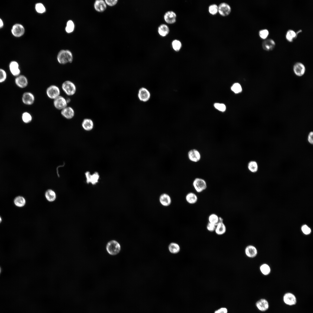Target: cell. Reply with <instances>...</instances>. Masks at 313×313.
Returning a JSON list of instances; mask_svg holds the SVG:
<instances>
[{"instance_id": "cell-1", "label": "cell", "mask_w": 313, "mask_h": 313, "mask_svg": "<svg viewBox=\"0 0 313 313\" xmlns=\"http://www.w3.org/2000/svg\"><path fill=\"white\" fill-rule=\"evenodd\" d=\"M59 62L61 64H65L68 63H71L73 59V56L71 52L69 50H63L59 53L57 57Z\"/></svg>"}, {"instance_id": "cell-2", "label": "cell", "mask_w": 313, "mask_h": 313, "mask_svg": "<svg viewBox=\"0 0 313 313\" xmlns=\"http://www.w3.org/2000/svg\"><path fill=\"white\" fill-rule=\"evenodd\" d=\"M193 185L195 190L198 193H201L205 190L207 188V184L203 179L197 178L193 182Z\"/></svg>"}, {"instance_id": "cell-3", "label": "cell", "mask_w": 313, "mask_h": 313, "mask_svg": "<svg viewBox=\"0 0 313 313\" xmlns=\"http://www.w3.org/2000/svg\"><path fill=\"white\" fill-rule=\"evenodd\" d=\"M62 88L64 92L69 96L74 94L76 90V87L74 84L69 81H64L62 83Z\"/></svg>"}, {"instance_id": "cell-4", "label": "cell", "mask_w": 313, "mask_h": 313, "mask_svg": "<svg viewBox=\"0 0 313 313\" xmlns=\"http://www.w3.org/2000/svg\"><path fill=\"white\" fill-rule=\"evenodd\" d=\"M120 246L119 243L115 241H112L108 243L106 246V249L108 253L111 255H114L118 254L120 250Z\"/></svg>"}, {"instance_id": "cell-5", "label": "cell", "mask_w": 313, "mask_h": 313, "mask_svg": "<svg viewBox=\"0 0 313 313\" xmlns=\"http://www.w3.org/2000/svg\"><path fill=\"white\" fill-rule=\"evenodd\" d=\"M25 32L24 26L21 24L16 23L14 24L11 29L12 35L16 37H19L23 36Z\"/></svg>"}, {"instance_id": "cell-6", "label": "cell", "mask_w": 313, "mask_h": 313, "mask_svg": "<svg viewBox=\"0 0 313 313\" xmlns=\"http://www.w3.org/2000/svg\"><path fill=\"white\" fill-rule=\"evenodd\" d=\"M46 94L49 98L54 99L60 96V91L57 86L55 85H51L47 89Z\"/></svg>"}, {"instance_id": "cell-7", "label": "cell", "mask_w": 313, "mask_h": 313, "mask_svg": "<svg viewBox=\"0 0 313 313\" xmlns=\"http://www.w3.org/2000/svg\"><path fill=\"white\" fill-rule=\"evenodd\" d=\"M231 11L230 6L226 3H221L218 6V12L222 16L226 17L228 15Z\"/></svg>"}, {"instance_id": "cell-8", "label": "cell", "mask_w": 313, "mask_h": 313, "mask_svg": "<svg viewBox=\"0 0 313 313\" xmlns=\"http://www.w3.org/2000/svg\"><path fill=\"white\" fill-rule=\"evenodd\" d=\"M138 96L140 101L143 102H146L150 99V94L147 89L142 87L139 89Z\"/></svg>"}, {"instance_id": "cell-9", "label": "cell", "mask_w": 313, "mask_h": 313, "mask_svg": "<svg viewBox=\"0 0 313 313\" xmlns=\"http://www.w3.org/2000/svg\"><path fill=\"white\" fill-rule=\"evenodd\" d=\"M67 100L63 97L59 96L54 99V105L58 110H62L67 107Z\"/></svg>"}, {"instance_id": "cell-10", "label": "cell", "mask_w": 313, "mask_h": 313, "mask_svg": "<svg viewBox=\"0 0 313 313\" xmlns=\"http://www.w3.org/2000/svg\"><path fill=\"white\" fill-rule=\"evenodd\" d=\"M15 83L19 88H23L26 87L28 84V81L26 77L24 75H20L16 77Z\"/></svg>"}, {"instance_id": "cell-11", "label": "cell", "mask_w": 313, "mask_h": 313, "mask_svg": "<svg viewBox=\"0 0 313 313\" xmlns=\"http://www.w3.org/2000/svg\"><path fill=\"white\" fill-rule=\"evenodd\" d=\"M188 157L191 161L194 162H199L201 159V156L199 152L196 149H192L188 152Z\"/></svg>"}, {"instance_id": "cell-12", "label": "cell", "mask_w": 313, "mask_h": 313, "mask_svg": "<svg viewBox=\"0 0 313 313\" xmlns=\"http://www.w3.org/2000/svg\"><path fill=\"white\" fill-rule=\"evenodd\" d=\"M9 68L11 74L13 76L16 77L20 75L21 71L19 68V65L17 61H11L9 64Z\"/></svg>"}, {"instance_id": "cell-13", "label": "cell", "mask_w": 313, "mask_h": 313, "mask_svg": "<svg viewBox=\"0 0 313 313\" xmlns=\"http://www.w3.org/2000/svg\"><path fill=\"white\" fill-rule=\"evenodd\" d=\"M85 175L86 182L87 183H90L93 185L97 183L99 178V174L97 172L91 174L89 172L87 171L85 173Z\"/></svg>"}, {"instance_id": "cell-14", "label": "cell", "mask_w": 313, "mask_h": 313, "mask_svg": "<svg viewBox=\"0 0 313 313\" xmlns=\"http://www.w3.org/2000/svg\"><path fill=\"white\" fill-rule=\"evenodd\" d=\"M34 96L31 92H26L22 95V101L23 103L25 105H31L34 103Z\"/></svg>"}, {"instance_id": "cell-15", "label": "cell", "mask_w": 313, "mask_h": 313, "mask_svg": "<svg viewBox=\"0 0 313 313\" xmlns=\"http://www.w3.org/2000/svg\"><path fill=\"white\" fill-rule=\"evenodd\" d=\"M293 68L295 74L299 77L302 76L305 72V67L304 65L301 62L296 63L293 66Z\"/></svg>"}, {"instance_id": "cell-16", "label": "cell", "mask_w": 313, "mask_h": 313, "mask_svg": "<svg viewBox=\"0 0 313 313\" xmlns=\"http://www.w3.org/2000/svg\"><path fill=\"white\" fill-rule=\"evenodd\" d=\"M283 300L284 303L289 305H295L296 303V299L295 296L292 294L288 292L283 296Z\"/></svg>"}, {"instance_id": "cell-17", "label": "cell", "mask_w": 313, "mask_h": 313, "mask_svg": "<svg viewBox=\"0 0 313 313\" xmlns=\"http://www.w3.org/2000/svg\"><path fill=\"white\" fill-rule=\"evenodd\" d=\"M245 255L248 257L253 258L257 254V251L256 247L253 245H249L247 246L245 249Z\"/></svg>"}, {"instance_id": "cell-18", "label": "cell", "mask_w": 313, "mask_h": 313, "mask_svg": "<svg viewBox=\"0 0 313 313\" xmlns=\"http://www.w3.org/2000/svg\"><path fill=\"white\" fill-rule=\"evenodd\" d=\"M61 113L63 117L68 119H72L74 115V111L70 107H66L61 110Z\"/></svg>"}, {"instance_id": "cell-19", "label": "cell", "mask_w": 313, "mask_h": 313, "mask_svg": "<svg viewBox=\"0 0 313 313\" xmlns=\"http://www.w3.org/2000/svg\"><path fill=\"white\" fill-rule=\"evenodd\" d=\"M94 6L95 10L99 12H103L107 8L106 4L103 0H96L94 2Z\"/></svg>"}, {"instance_id": "cell-20", "label": "cell", "mask_w": 313, "mask_h": 313, "mask_svg": "<svg viewBox=\"0 0 313 313\" xmlns=\"http://www.w3.org/2000/svg\"><path fill=\"white\" fill-rule=\"evenodd\" d=\"M176 13L172 11H168L166 12L164 16L165 21L168 23L172 24L176 21Z\"/></svg>"}, {"instance_id": "cell-21", "label": "cell", "mask_w": 313, "mask_h": 313, "mask_svg": "<svg viewBox=\"0 0 313 313\" xmlns=\"http://www.w3.org/2000/svg\"><path fill=\"white\" fill-rule=\"evenodd\" d=\"M275 45L274 41L271 39H267L263 41L262 46L265 50L270 51L273 49Z\"/></svg>"}, {"instance_id": "cell-22", "label": "cell", "mask_w": 313, "mask_h": 313, "mask_svg": "<svg viewBox=\"0 0 313 313\" xmlns=\"http://www.w3.org/2000/svg\"><path fill=\"white\" fill-rule=\"evenodd\" d=\"M159 201L161 204L163 206H169L171 203V199L170 196L166 193H163L160 196Z\"/></svg>"}, {"instance_id": "cell-23", "label": "cell", "mask_w": 313, "mask_h": 313, "mask_svg": "<svg viewBox=\"0 0 313 313\" xmlns=\"http://www.w3.org/2000/svg\"><path fill=\"white\" fill-rule=\"evenodd\" d=\"M256 306L258 309L261 311H265L269 308V304L267 301L265 299H261L256 303Z\"/></svg>"}, {"instance_id": "cell-24", "label": "cell", "mask_w": 313, "mask_h": 313, "mask_svg": "<svg viewBox=\"0 0 313 313\" xmlns=\"http://www.w3.org/2000/svg\"><path fill=\"white\" fill-rule=\"evenodd\" d=\"M45 196L46 199L50 202H54L57 198L56 193L51 189H48L46 191Z\"/></svg>"}, {"instance_id": "cell-25", "label": "cell", "mask_w": 313, "mask_h": 313, "mask_svg": "<svg viewBox=\"0 0 313 313\" xmlns=\"http://www.w3.org/2000/svg\"><path fill=\"white\" fill-rule=\"evenodd\" d=\"M226 231V227L223 222H219L216 225L214 232L216 234L221 235L225 234Z\"/></svg>"}, {"instance_id": "cell-26", "label": "cell", "mask_w": 313, "mask_h": 313, "mask_svg": "<svg viewBox=\"0 0 313 313\" xmlns=\"http://www.w3.org/2000/svg\"><path fill=\"white\" fill-rule=\"evenodd\" d=\"M82 126L85 130L90 131L93 129L94 127L93 121L91 119H85L82 123Z\"/></svg>"}, {"instance_id": "cell-27", "label": "cell", "mask_w": 313, "mask_h": 313, "mask_svg": "<svg viewBox=\"0 0 313 313\" xmlns=\"http://www.w3.org/2000/svg\"><path fill=\"white\" fill-rule=\"evenodd\" d=\"M14 203L17 207L21 208L26 204V200L25 198L21 196H18L16 197L14 200Z\"/></svg>"}, {"instance_id": "cell-28", "label": "cell", "mask_w": 313, "mask_h": 313, "mask_svg": "<svg viewBox=\"0 0 313 313\" xmlns=\"http://www.w3.org/2000/svg\"><path fill=\"white\" fill-rule=\"evenodd\" d=\"M185 199L187 202L192 204L195 203L198 200L197 196L193 192L188 193L186 196Z\"/></svg>"}, {"instance_id": "cell-29", "label": "cell", "mask_w": 313, "mask_h": 313, "mask_svg": "<svg viewBox=\"0 0 313 313\" xmlns=\"http://www.w3.org/2000/svg\"><path fill=\"white\" fill-rule=\"evenodd\" d=\"M159 34L162 37H165L169 33V29L168 26L165 24L160 25L158 28Z\"/></svg>"}, {"instance_id": "cell-30", "label": "cell", "mask_w": 313, "mask_h": 313, "mask_svg": "<svg viewBox=\"0 0 313 313\" xmlns=\"http://www.w3.org/2000/svg\"><path fill=\"white\" fill-rule=\"evenodd\" d=\"M248 168L251 172L255 173L258 171V163L255 161H250L248 163Z\"/></svg>"}, {"instance_id": "cell-31", "label": "cell", "mask_w": 313, "mask_h": 313, "mask_svg": "<svg viewBox=\"0 0 313 313\" xmlns=\"http://www.w3.org/2000/svg\"><path fill=\"white\" fill-rule=\"evenodd\" d=\"M168 249L170 252L173 254H176L179 252L180 248L177 244L172 243L169 245Z\"/></svg>"}, {"instance_id": "cell-32", "label": "cell", "mask_w": 313, "mask_h": 313, "mask_svg": "<svg viewBox=\"0 0 313 313\" xmlns=\"http://www.w3.org/2000/svg\"><path fill=\"white\" fill-rule=\"evenodd\" d=\"M209 223L216 225L219 222V217L215 214H210L208 218Z\"/></svg>"}, {"instance_id": "cell-33", "label": "cell", "mask_w": 313, "mask_h": 313, "mask_svg": "<svg viewBox=\"0 0 313 313\" xmlns=\"http://www.w3.org/2000/svg\"><path fill=\"white\" fill-rule=\"evenodd\" d=\"M297 37L296 33L293 30H289L287 32L286 37L289 42H292Z\"/></svg>"}, {"instance_id": "cell-34", "label": "cell", "mask_w": 313, "mask_h": 313, "mask_svg": "<svg viewBox=\"0 0 313 313\" xmlns=\"http://www.w3.org/2000/svg\"><path fill=\"white\" fill-rule=\"evenodd\" d=\"M260 270L261 273L265 275L269 274L270 272V267L266 264H264L261 265L260 267Z\"/></svg>"}, {"instance_id": "cell-35", "label": "cell", "mask_w": 313, "mask_h": 313, "mask_svg": "<svg viewBox=\"0 0 313 313\" xmlns=\"http://www.w3.org/2000/svg\"><path fill=\"white\" fill-rule=\"evenodd\" d=\"M22 118L23 121L26 123H28L30 122L32 119L31 114L27 112H25L23 113Z\"/></svg>"}, {"instance_id": "cell-36", "label": "cell", "mask_w": 313, "mask_h": 313, "mask_svg": "<svg viewBox=\"0 0 313 313\" xmlns=\"http://www.w3.org/2000/svg\"><path fill=\"white\" fill-rule=\"evenodd\" d=\"M208 11L212 15L216 14L218 12V6L214 4L210 5L208 8Z\"/></svg>"}, {"instance_id": "cell-37", "label": "cell", "mask_w": 313, "mask_h": 313, "mask_svg": "<svg viewBox=\"0 0 313 313\" xmlns=\"http://www.w3.org/2000/svg\"><path fill=\"white\" fill-rule=\"evenodd\" d=\"M172 46L174 50L176 51H179L181 49L182 44L179 40H174L172 43Z\"/></svg>"}, {"instance_id": "cell-38", "label": "cell", "mask_w": 313, "mask_h": 313, "mask_svg": "<svg viewBox=\"0 0 313 313\" xmlns=\"http://www.w3.org/2000/svg\"><path fill=\"white\" fill-rule=\"evenodd\" d=\"M74 24L73 22L71 20L68 21L67 23L66 26L65 28L66 31L68 33L72 32L74 30Z\"/></svg>"}, {"instance_id": "cell-39", "label": "cell", "mask_w": 313, "mask_h": 313, "mask_svg": "<svg viewBox=\"0 0 313 313\" xmlns=\"http://www.w3.org/2000/svg\"><path fill=\"white\" fill-rule=\"evenodd\" d=\"M231 90L236 93H239L242 91V88L240 85L237 83H234L231 87Z\"/></svg>"}, {"instance_id": "cell-40", "label": "cell", "mask_w": 313, "mask_h": 313, "mask_svg": "<svg viewBox=\"0 0 313 313\" xmlns=\"http://www.w3.org/2000/svg\"><path fill=\"white\" fill-rule=\"evenodd\" d=\"M7 74L4 69L0 68V83L4 82L6 80Z\"/></svg>"}, {"instance_id": "cell-41", "label": "cell", "mask_w": 313, "mask_h": 313, "mask_svg": "<svg viewBox=\"0 0 313 313\" xmlns=\"http://www.w3.org/2000/svg\"><path fill=\"white\" fill-rule=\"evenodd\" d=\"M35 9L37 12L40 13H42L45 12L46 9L45 7L41 3H37L35 6Z\"/></svg>"}, {"instance_id": "cell-42", "label": "cell", "mask_w": 313, "mask_h": 313, "mask_svg": "<svg viewBox=\"0 0 313 313\" xmlns=\"http://www.w3.org/2000/svg\"><path fill=\"white\" fill-rule=\"evenodd\" d=\"M259 34L260 37L263 39H265L268 36L269 31L266 29H262L259 31Z\"/></svg>"}, {"instance_id": "cell-43", "label": "cell", "mask_w": 313, "mask_h": 313, "mask_svg": "<svg viewBox=\"0 0 313 313\" xmlns=\"http://www.w3.org/2000/svg\"><path fill=\"white\" fill-rule=\"evenodd\" d=\"M214 106L216 109L222 112L224 111L226 109L225 106L223 104L215 103Z\"/></svg>"}, {"instance_id": "cell-44", "label": "cell", "mask_w": 313, "mask_h": 313, "mask_svg": "<svg viewBox=\"0 0 313 313\" xmlns=\"http://www.w3.org/2000/svg\"><path fill=\"white\" fill-rule=\"evenodd\" d=\"M301 230L305 234H309L311 232V230L306 225H303L301 227Z\"/></svg>"}, {"instance_id": "cell-45", "label": "cell", "mask_w": 313, "mask_h": 313, "mask_svg": "<svg viewBox=\"0 0 313 313\" xmlns=\"http://www.w3.org/2000/svg\"><path fill=\"white\" fill-rule=\"evenodd\" d=\"M216 226V225L208 222L206 228L208 231L212 232H214Z\"/></svg>"}, {"instance_id": "cell-46", "label": "cell", "mask_w": 313, "mask_h": 313, "mask_svg": "<svg viewBox=\"0 0 313 313\" xmlns=\"http://www.w3.org/2000/svg\"><path fill=\"white\" fill-rule=\"evenodd\" d=\"M106 4L110 6H113L117 4L118 1L117 0H112L105 1Z\"/></svg>"}, {"instance_id": "cell-47", "label": "cell", "mask_w": 313, "mask_h": 313, "mask_svg": "<svg viewBox=\"0 0 313 313\" xmlns=\"http://www.w3.org/2000/svg\"><path fill=\"white\" fill-rule=\"evenodd\" d=\"M313 132L312 131H311L309 133L307 136V141L309 143L311 144H313Z\"/></svg>"}, {"instance_id": "cell-48", "label": "cell", "mask_w": 313, "mask_h": 313, "mask_svg": "<svg viewBox=\"0 0 313 313\" xmlns=\"http://www.w3.org/2000/svg\"><path fill=\"white\" fill-rule=\"evenodd\" d=\"M227 309L225 307H222L219 309L214 312V313H227Z\"/></svg>"}, {"instance_id": "cell-49", "label": "cell", "mask_w": 313, "mask_h": 313, "mask_svg": "<svg viewBox=\"0 0 313 313\" xmlns=\"http://www.w3.org/2000/svg\"><path fill=\"white\" fill-rule=\"evenodd\" d=\"M3 26V20L0 17V29L2 28Z\"/></svg>"}, {"instance_id": "cell-50", "label": "cell", "mask_w": 313, "mask_h": 313, "mask_svg": "<svg viewBox=\"0 0 313 313\" xmlns=\"http://www.w3.org/2000/svg\"><path fill=\"white\" fill-rule=\"evenodd\" d=\"M2 218L1 217V216H0V224L2 222Z\"/></svg>"}, {"instance_id": "cell-51", "label": "cell", "mask_w": 313, "mask_h": 313, "mask_svg": "<svg viewBox=\"0 0 313 313\" xmlns=\"http://www.w3.org/2000/svg\"><path fill=\"white\" fill-rule=\"evenodd\" d=\"M1 267H0V274L1 273Z\"/></svg>"}]
</instances>
